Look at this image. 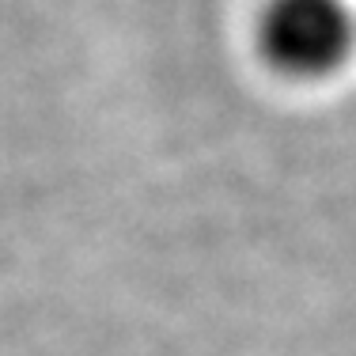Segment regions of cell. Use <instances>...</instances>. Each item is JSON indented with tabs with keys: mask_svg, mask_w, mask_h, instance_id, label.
I'll return each instance as SVG.
<instances>
[{
	"mask_svg": "<svg viewBox=\"0 0 356 356\" xmlns=\"http://www.w3.org/2000/svg\"><path fill=\"white\" fill-rule=\"evenodd\" d=\"M261 46L277 69L326 76L356 46V15L345 0H273L261 19Z\"/></svg>",
	"mask_w": 356,
	"mask_h": 356,
	"instance_id": "6da1fadb",
	"label": "cell"
}]
</instances>
